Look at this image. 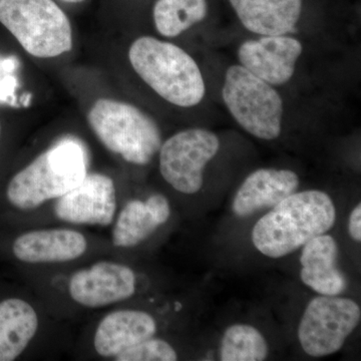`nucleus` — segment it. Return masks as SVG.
<instances>
[{
	"label": "nucleus",
	"instance_id": "nucleus-6",
	"mask_svg": "<svg viewBox=\"0 0 361 361\" xmlns=\"http://www.w3.org/2000/svg\"><path fill=\"white\" fill-rule=\"evenodd\" d=\"M223 101L240 127L249 134L273 141L281 134L283 101L279 92L243 66L234 65L226 71Z\"/></svg>",
	"mask_w": 361,
	"mask_h": 361
},
{
	"label": "nucleus",
	"instance_id": "nucleus-17",
	"mask_svg": "<svg viewBox=\"0 0 361 361\" xmlns=\"http://www.w3.org/2000/svg\"><path fill=\"white\" fill-rule=\"evenodd\" d=\"M171 215L165 196L153 195L148 200L130 201L118 215L113 230V243L121 248L139 245L151 236Z\"/></svg>",
	"mask_w": 361,
	"mask_h": 361
},
{
	"label": "nucleus",
	"instance_id": "nucleus-16",
	"mask_svg": "<svg viewBox=\"0 0 361 361\" xmlns=\"http://www.w3.org/2000/svg\"><path fill=\"white\" fill-rule=\"evenodd\" d=\"M242 25L260 35L295 32L302 13L303 0H229Z\"/></svg>",
	"mask_w": 361,
	"mask_h": 361
},
{
	"label": "nucleus",
	"instance_id": "nucleus-13",
	"mask_svg": "<svg viewBox=\"0 0 361 361\" xmlns=\"http://www.w3.org/2000/svg\"><path fill=\"white\" fill-rule=\"evenodd\" d=\"M87 248L84 235L73 230H37L20 235L13 250L18 260L32 264L61 263L75 260Z\"/></svg>",
	"mask_w": 361,
	"mask_h": 361
},
{
	"label": "nucleus",
	"instance_id": "nucleus-21",
	"mask_svg": "<svg viewBox=\"0 0 361 361\" xmlns=\"http://www.w3.org/2000/svg\"><path fill=\"white\" fill-rule=\"evenodd\" d=\"M116 361H175L177 353L167 341L158 338L147 339L126 349L116 356Z\"/></svg>",
	"mask_w": 361,
	"mask_h": 361
},
{
	"label": "nucleus",
	"instance_id": "nucleus-14",
	"mask_svg": "<svg viewBox=\"0 0 361 361\" xmlns=\"http://www.w3.org/2000/svg\"><path fill=\"white\" fill-rule=\"evenodd\" d=\"M338 246L334 237L322 234L303 246L300 256L301 280L320 295L337 296L348 286L345 276L337 267Z\"/></svg>",
	"mask_w": 361,
	"mask_h": 361
},
{
	"label": "nucleus",
	"instance_id": "nucleus-4",
	"mask_svg": "<svg viewBox=\"0 0 361 361\" xmlns=\"http://www.w3.org/2000/svg\"><path fill=\"white\" fill-rule=\"evenodd\" d=\"M87 121L102 144L128 163L148 165L161 148L158 125L134 104L97 99Z\"/></svg>",
	"mask_w": 361,
	"mask_h": 361
},
{
	"label": "nucleus",
	"instance_id": "nucleus-7",
	"mask_svg": "<svg viewBox=\"0 0 361 361\" xmlns=\"http://www.w3.org/2000/svg\"><path fill=\"white\" fill-rule=\"evenodd\" d=\"M355 301L337 296H317L308 303L298 327L303 350L313 357L334 355L360 324Z\"/></svg>",
	"mask_w": 361,
	"mask_h": 361
},
{
	"label": "nucleus",
	"instance_id": "nucleus-2",
	"mask_svg": "<svg viewBox=\"0 0 361 361\" xmlns=\"http://www.w3.org/2000/svg\"><path fill=\"white\" fill-rule=\"evenodd\" d=\"M129 59L137 75L169 103L191 108L203 101L206 85L200 68L178 45L141 37L130 45Z\"/></svg>",
	"mask_w": 361,
	"mask_h": 361
},
{
	"label": "nucleus",
	"instance_id": "nucleus-12",
	"mask_svg": "<svg viewBox=\"0 0 361 361\" xmlns=\"http://www.w3.org/2000/svg\"><path fill=\"white\" fill-rule=\"evenodd\" d=\"M300 180L295 172L277 169H259L244 180L233 200L238 217H247L262 209L273 208L295 193Z\"/></svg>",
	"mask_w": 361,
	"mask_h": 361
},
{
	"label": "nucleus",
	"instance_id": "nucleus-11",
	"mask_svg": "<svg viewBox=\"0 0 361 361\" xmlns=\"http://www.w3.org/2000/svg\"><path fill=\"white\" fill-rule=\"evenodd\" d=\"M68 290L71 298L85 307H104L134 295L135 273L128 266L104 261L75 273Z\"/></svg>",
	"mask_w": 361,
	"mask_h": 361
},
{
	"label": "nucleus",
	"instance_id": "nucleus-5",
	"mask_svg": "<svg viewBox=\"0 0 361 361\" xmlns=\"http://www.w3.org/2000/svg\"><path fill=\"white\" fill-rule=\"evenodd\" d=\"M0 23L35 58H56L73 47L71 21L54 0H0Z\"/></svg>",
	"mask_w": 361,
	"mask_h": 361
},
{
	"label": "nucleus",
	"instance_id": "nucleus-3",
	"mask_svg": "<svg viewBox=\"0 0 361 361\" xmlns=\"http://www.w3.org/2000/svg\"><path fill=\"white\" fill-rule=\"evenodd\" d=\"M85 175L84 149L73 140H65L14 176L7 187V199L20 210H33L68 193Z\"/></svg>",
	"mask_w": 361,
	"mask_h": 361
},
{
	"label": "nucleus",
	"instance_id": "nucleus-15",
	"mask_svg": "<svg viewBox=\"0 0 361 361\" xmlns=\"http://www.w3.org/2000/svg\"><path fill=\"white\" fill-rule=\"evenodd\" d=\"M157 323L144 311L118 310L106 316L94 334V348L104 357H116L126 349L154 337Z\"/></svg>",
	"mask_w": 361,
	"mask_h": 361
},
{
	"label": "nucleus",
	"instance_id": "nucleus-18",
	"mask_svg": "<svg viewBox=\"0 0 361 361\" xmlns=\"http://www.w3.org/2000/svg\"><path fill=\"white\" fill-rule=\"evenodd\" d=\"M39 329L35 308L23 299L0 302V361L16 360Z\"/></svg>",
	"mask_w": 361,
	"mask_h": 361
},
{
	"label": "nucleus",
	"instance_id": "nucleus-10",
	"mask_svg": "<svg viewBox=\"0 0 361 361\" xmlns=\"http://www.w3.org/2000/svg\"><path fill=\"white\" fill-rule=\"evenodd\" d=\"M54 210L59 220L73 224L111 225L116 210L114 180L97 173L87 174L78 186L58 198Z\"/></svg>",
	"mask_w": 361,
	"mask_h": 361
},
{
	"label": "nucleus",
	"instance_id": "nucleus-24",
	"mask_svg": "<svg viewBox=\"0 0 361 361\" xmlns=\"http://www.w3.org/2000/svg\"><path fill=\"white\" fill-rule=\"evenodd\" d=\"M61 1L66 2V4H82V2L85 1V0H61Z\"/></svg>",
	"mask_w": 361,
	"mask_h": 361
},
{
	"label": "nucleus",
	"instance_id": "nucleus-20",
	"mask_svg": "<svg viewBox=\"0 0 361 361\" xmlns=\"http://www.w3.org/2000/svg\"><path fill=\"white\" fill-rule=\"evenodd\" d=\"M267 341L258 329L234 324L226 330L220 345L222 361H262L268 356Z\"/></svg>",
	"mask_w": 361,
	"mask_h": 361
},
{
	"label": "nucleus",
	"instance_id": "nucleus-25",
	"mask_svg": "<svg viewBox=\"0 0 361 361\" xmlns=\"http://www.w3.org/2000/svg\"><path fill=\"white\" fill-rule=\"evenodd\" d=\"M0 132H1V126H0Z\"/></svg>",
	"mask_w": 361,
	"mask_h": 361
},
{
	"label": "nucleus",
	"instance_id": "nucleus-19",
	"mask_svg": "<svg viewBox=\"0 0 361 361\" xmlns=\"http://www.w3.org/2000/svg\"><path fill=\"white\" fill-rule=\"evenodd\" d=\"M207 0H157L153 8L157 32L176 37L205 20Z\"/></svg>",
	"mask_w": 361,
	"mask_h": 361
},
{
	"label": "nucleus",
	"instance_id": "nucleus-22",
	"mask_svg": "<svg viewBox=\"0 0 361 361\" xmlns=\"http://www.w3.org/2000/svg\"><path fill=\"white\" fill-rule=\"evenodd\" d=\"M18 59L16 58H7L0 61V71L2 75L0 77V103L16 106V89L18 80L13 75V71L18 68Z\"/></svg>",
	"mask_w": 361,
	"mask_h": 361
},
{
	"label": "nucleus",
	"instance_id": "nucleus-8",
	"mask_svg": "<svg viewBox=\"0 0 361 361\" xmlns=\"http://www.w3.org/2000/svg\"><path fill=\"white\" fill-rule=\"evenodd\" d=\"M220 149L219 137L206 129L177 133L161 145V177L176 191L193 195L203 186V172Z\"/></svg>",
	"mask_w": 361,
	"mask_h": 361
},
{
	"label": "nucleus",
	"instance_id": "nucleus-9",
	"mask_svg": "<svg viewBox=\"0 0 361 361\" xmlns=\"http://www.w3.org/2000/svg\"><path fill=\"white\" fill-rule=\"evenodd\" d=\"M303 52L302 44L287 35H261L245 40L238 49L240 66L249 73L277 87L287 84L295 73Z\"/></svg>",
	"mask_w": 361,
	"mask_h": 361
},
{
	"label": "nucleus",
	"instance_id": "nucleus-1",
	"mask_svg": "<svg viewBox=\"0 0 361 361\" xmlns=\"http://www.w3.org/2000/svg\"><path fill=\"white\" fill-rule=\"evenodd\" d=\"M336 220L329 195L318 190L295 192L256 223L252 242L263 255L282 258L329 231Z\"/></svg>",
	"mask_w": 361,
	"mask_h": 361
},
{
	"label": "nucleus",
	"instance_id": "nucleus-23",
	"mask_svg": "<svg viewBox=\"0 0 361 361\" xmlns=\"http://www.w3.org/2000/svg\"><path fill=\"white\" fill-rule=\"evenodd\" d=\"M348 232L351 238L360 243L361 241V206L358 204L353 209L348 221Z\"/></svg>",
	"mask_w": 361,
	"mask_h": 361
}]
</instances>
